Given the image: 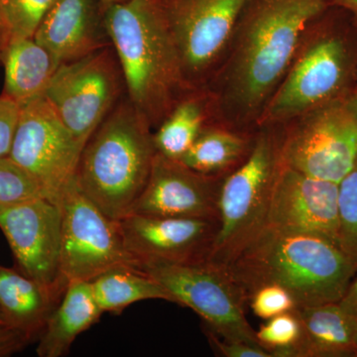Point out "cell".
Instances as JSON below:
<instances>
[{"label":"cell","instance_id":"cell-1","mask_svg":"<svg viewBox=\"0 0 357 357\" xmlns=\"http://www.w3.org/2000/svg\"><path fill=\"white\" fill-rule=\"evenodd\" d=\"M328 0H249L225 60L204 88L215 122L253 132Z\"/></svg>","mask_w":357,"mask_h":357},{"label":"cell","instance_id":"cell-2","mask_svg":"<svg viewBox=\"0 0 357 357\" xmlns=\"http://www.w3.org/2000/svg\"><path fill=\"white\" fill-rule=\"evenodd\" d=\"M105 23L128 100L152 129L191 91L162 0L105 3Z\"/></svg>","mask_w":357,"mask_h":357},{"label":"cell","instance_id":"cell-3","mask_svg":"<svg viewBox=\"0 0 357 357\" xmlns=\"http://www.w3.org/2000/svg\"><path fill=\"white\" fill-rule=\"evenodd\" d=\"M227 268L248 300L260 286L277 284L297 307L337 303L357 272V265L325 237L269 227Z\"/></svg>","mask_w":357,"mask_h":357},{"label":"cell","instance_id":"cell-4","mask_svg":"<svg viewBox=\"0 0 357 357\" xmlns=\"http://www.w3.org/2000/svg\"><path fill=\"white\" fill-rule=\"evenodd\" d=\"M356 84L357 23L347 11L331 6L307 28L258 128L287 123L326 102L351 95Z\"/></svg>","mask_w":357,"mask_h":357},{"label":"cell","instance_id":"cell-5","mask_svg":"<svg viewBox=\"0 0 357 357\" xmlns=\"http://www.w3.org/2000/svg\"><path fill=\"white\" fill-rule=\"evenodd\" d=\"M153 129L122 96L83 148L75 180L114 220L128 215L146 185L156 148Z\"/></svg>","mask_w":357,"mask_h":357},{"label":"cell","instance_id":"cell-6","mask_svg":"<svg viewBox=\"0 0 357 357\" xmlns=\"http://www.w3.org/2000/svg\"><path fill=\"white\" fill-rule=\"evenodd\" d=\"M281 145L282 126H260L248 159L223 178L218 204L220 227L206 261L229 267L264 229L283 163Z\"/></svg>","mask_w":357,"mask_h":357},{"label":"cell","instance_id":"cell-7","mask_svg":"<svg viewBox=\"0 0 357 357\" xmlns=\"http://www.w3.org/2000/svg\"><path fill=\"white\" fill-rule=\"evenodd\" d=\"M283 163L340 183L357 161V96L326 102L282 124Z\"/></svg>","mask_w":357,"mask_h":357},{"label":"cell","instance_id":"cell-8","mask_svg":"<svg viewBox=\"0 0 357 357\" xmlns=\"http://www.w3.org/2000/svg\"><path fill=\"white\" fill-rule=\"evenodd\" d=\"M138 269L159 282L172 296L175 304L198 314L206 328L218 337L261 347L246 319L248 296L229 268L203 261L148 263L139 265Z\"/></svg>","mask_w":357,"mask_h":357},{"label":"cell","instance_id":"cell-9","mask_svg":"<svg viewBox=\"0 0 357 357\" xmlns=\"http://www.w3.org/2000/svg\"><path fill=\"white\" fill-rule=\"evenodd\" d=\"M62 213L61 274L66 286L91 282L110 270L137 268L119 222L107 217L77 187L75 178L60 199Z\"/></svg>","mask_w":357,"mask_h":357},{"label":"cell","instance_id":"cell-10","mask_svg":"<svg viewBox=\"0 0 357 357\" xmlns=\"http://www.w3.org/2000/svg\"><path fill=\"white\" fill-rule=\"evenodd\" d=\"M123 89L121 66L110 45L79 60L61 64L43 96L84 146L121 100Z\"/></svg>","mask_w":357,"mask_h":357},{"label":"cell","instance_id":"cell-11","mask_svg":"<svg viewBox=\"0 0 357 357\" xmlns=\"http://www.w3.org/2000/svg\"><path fill=\"white\" fill-rule=\"evenodd\" d=\"M249 0H162L183 73L192 89L204 88L229 51Z\"/></svg>","mask_w":357,"mask_h":357},{"label":"cell","instance_id":"cell-12","mask_svg":"<svg viewBox=\"0 0 357 357\" xmlns=\"http://www.w3.org/2000/svg\"><path fill=\"white\" fill-rule=\"evenodd\" d=\"M83 148L43 95L21 105L8 157L38 183L47 199L60 204Z\"/></svg>","mask_w":357,"mask_h":357},{"label":"cell","instance_id":"cell-13","mask_svg":"<svg viewBox=\"0 0 357 357\" xmlns=\"http://www.w3.org/2000/svg\"><path fill=\"white\" fill-rule=\"evenodd\" d=\"M0 229L21 273L38 282L61 301L67 286L61 274L60 204L39 198L0 206Z\"/></svg>","mask_w":357,"mask_h":357},{"label":"cell","instance_id":"cell-14","mask_svg":"<svg viewBox=\"0 0 357 357\" xmlns=\"http://www.w3.org/2000/svg\"><path fill=\"white\" fill-rule=\"evenodd\" d=\"M138 266L148 263L206 261L215 243L217 218L153 217L129 213L117 220Z\"/></svg>","mask_w":357,"mask_h":357},{"label":"cell","instance_id":"cell-15","mask_svg":"<svg viewBox=\"0 0 357 357\" xmlns=\"http://www.w3.org/2000/svg\"><path fill=\"white\" fill-rule=\"evenodd\" d=\"M337 183L312 177L282 163L265 227L325 237L337 244Z\"/></svg>","mask_w":357,"mask_h":357},{"label":"cell","instance_id":"cell-16","mask_svg":"<svg viewBox=\"0 0 357 357\" xmlns=\"http://www.w3.org/2000/svg\"><path fill=\"white\" fill-rule=\"evenodd\" d=\"M222 180L196 172L178 160L156 152L146 185L129 213L218 220Z\"/></svg>","mask_w":357,"mask_h":357},{"label":"cell","instance_id":"cell-17","mask_svg":"<svg viewBox=\"0 0 357 357\" xmlns=\"http://www.w3.org/2000/svg\"><path fill=\"white\" fill-rule=\"evenodd\" d=\"M100 0H56L34 38L61 64L110 46Z\"/></svg>","mask_w":357,"mask_h":357},{"label":"cell","instance_id":"cell-18","mask_svg":"<svg viewBox=\"0 0 357 357\" xmlns=\"http://www.w3.org/2000/svg\"><path fill=\"white\" fill-rule=\"evenodd\" d=\"M294 311L302 328L296 357H357V319L337 303Z\"/></svg>","mask_w":357,"mask_h":357},{"label":"cell","instance_id":"cell-19","mask_svg":"<svg viewBox=\"0 0 357 357\" xmlns=\"http://www.w3.org/2000/svg\"><path fill=\"white\" fill-rule=\"evenodd\" d=\"M103 314L96 302L91 282H72L55 307L40 335V357H62L75 340L98 323Z\"/></svg>","mask_w":357,"mask_h":357},{"label":"cell","instance_id":"cell-20","mask_svg":"<svg viewBox=\"0 0 357 357\" xmlns=\"http://www.w3.org/2000/svg\"><path fill=\"white\" fill-rule=\"evenodd\" d=\"M59 303L38 282L18 269L0 265V312L7 326L24 333L31 342L41 335Z\"/></svg>","mask_w":357,"mask_h":357},{"label":"cell","instance_id":"cell-21","mask_svg":"<svg viewBox=\"0 0 357 357\" xmlns=\"http://www.w3.org/2000/svg\"><path fill=\"white\" fill-rule=\"evenodd\" d=\"M255 132L211 122L178 161L203 175L227 177L248 159L255 145Z\"/></svg>","mask_w":357,"mask_h":357},{"label":"cell","instance_id":"cell-22","mask_svg":"<svg viewBox=\"0 0 357 357\" xmlns=\"http://www.w3.org/2000/svg\"><path fill=\"white\" fill-rule=\"evenodd\" d=\"M3 95L23 105L43 95L61 63L34 38L14 40L2 54Z\"/></svg>","mask_w":357,"mask_h":357},{"label":"cell","instance_id":"cell-23","mask_svg":"<svg viewBox=\"0 0 357 357\" xmlns=\"http://www.w3.org/2000/svg\"><path fill=\"white\" fill-rule=\"evenodd\" d=\"M211 122H215V112L208 89H191L155 129L156 151L168 158L180 160Z\"/></svg>","mask_w":357,"mask_h":357},{"label":"cell","instance_id":"cell-24","mask_svg":"<svg viewBox=\"0 0 357 357\" xmlns=\"http://www.w3.org/2000/svg\"><path fill=\"white\" fill-rule=\"evenodd\" d=\"M98 306L105 312H121L144 300H165L174 303L172 296L159 282L137 268L110 270L91 282Z\"/></svg>","mask_w":357,"mask_h":357},{"label":"cell","instance_id":"cell-25","mask_svg":"<svg viewBox=\"0 0 357 357\" xmlns=\"http://www.w3.org/2000/svg\"><path fill=\"white\" fill-rule=\"evenodd\" d=\"M55 2L56 0H0L1 53L14 40L33 38Z\"/></svg>","mask_w":357,"mask_h":357},{"label":"cell","instance_id":"cell-26","mask_svg":"<svg viewBox=\"0 0 357 357\" xmlns=\"http://www.w3.org/2000/svg\"><path fill=\"white\" fill-rule=\"evenodd\" d=\"M337 213L338 246L357 265V161L338 183Z\"/></svg>","mask_w":357,"mask_h":357},{"label":"cell","instance_id":"cell-27","mask_svg":"<svg viewBox=\"0 0 357 357\" xmlns=\"http://www.w3.org/2000/svg\"><path fill=\"white\" fill-rule=\"evenodd\" d=\"M258 342L273 357H296L302 328L295 311L267 319L256 332Z\"/></svg>","mask_w":357,"mask_h":357},{"label":"cell","instance_id":"cell-28","mask_svg":"<svg viewBox=\"0 0 357 357\" xmlns=\"http://www.w3.org/2000/svg\"><path fill=\"white\" fill-rule=\"evenodd\" d=\"M39 198L46 197L38 183L10 157H0V206Z\"/></svg>","mask_w":357,"mask_h":357},{"label":"cell","instance_id":"cell-29","mask_svg":"<svg viewBox=\"0 0 357 357\" xmlns=\"http://www.w3.org/2000/svg\"><path fill=\"white\" fill-rule=\"evenodd\" d=\"M248 306L256 317L267 321L284 312H292L297 307V303L285 288L277 284H267L251 294Z\"/></svg>","mask_w":357,"mask_h":357},{"label":"cell","instance_id":"cell-30","mask_svg":"<svg viewBox=\"0 0 357 357\" xmlns=\"http://www.w3.org/2000/svg\"><path fill=\"white\" fill-rule=\"evenodd\" d=\"M21 105L8 96H0V157L8 156L20 119Z\"/></svg>","mask_w":357,"mask_h":357},{"label":"cell","instance_id":"cell-31","mask_svg":"<svg viewBox=\"0 0 357 357\" xmlns=\"http://www.w3.org/2000/svg\"><path fill=\"white\" fill-rule=\"evenodd\" d=\"M206 335L211 347L218 356L223 357H273L266 349L258 345L232 342L218 337L217 333L206 328Z\"/></svg>","mask_w":357,"mask_h":357},{"label":"cell","instance_id":"cell-32","mask_svg":"<svg viewBox=\"0 0 357 357\" xmlns=\"http://www.w3.org/2000/svg\"><path fill=\"white\" fill-rule=\"evenodd\" d=\"M30 342L31 340L20 331L7 325L0 326V357L13 356Z\"/></svg>","mask_w":357,"mask_h":357},{"label":"cell","instance_id":"cell-33","mask_svg":"<svg viewBox=\"0 0 357 357\" xmlns=\"http://www.w3.org/2000/svg\"><path fill=\"white\" fill-rule=\"evenodd\" d=\"M337 304L344 312L357 319V272Z\"/></svg>","mask_w":357,"mask_h":357},{"label":"cell","instance_id":"cell-34","mask_svg":"<svg viewBox=\"0 0 357 357\" xmlns=\"http://www.w3.org/2000/svg\"><path fill=\"white\" fill-rule=\"evenodd\" d=\"M332 6L347 11L357 23V0H328Z\"/></svg>","mask_w":357,"mask_h":357},{"label":"cell","instance_id":"cell-35","mask_svg":"<svg viewBox=\"0 0 357 357\" xmlns=\"http://www.w3.org/2000/svg\"><path fill=\"white\" fill-rule=\"evenodd\" d=\"M100 1L105 2V3H114V2L123 1V0H100Z\"/></svg>","mask_w":357,"mask_h":357},{"label":"cell","instance_id":"cell-36","mask_svg":"<svg viewBox=\"0 0 357 357\" xmlns=\"http://www.w3.org/2000/svg\"><path fill=\"white\" fill-rule=\"evenodd\" d=\"M6 325V321H4L3 317H2L1 312H0V326Z\"/></svg>","mask_w":357,"mask_h":357},{"label":"cell","instance_id":"cell-37","mask_svg":"<svg viewBox=\"0 0 357 357\" xmlns=\"http://www.w3.org/2000/svg\"><path fill=\"white\" fill-rule=\"evenodd\" d=\"M0 59H1V47H0Z\"/></svg>","mask_w":357,"mask_h":357},{"label":"cell","instance_id":"cell-38","mask_svg":"<svg viewBox=\"0 0 357 357\" xmlns=\"http://www.w3.org/2000/svg\"><path fill=\"white\" fill-rule=\"evenodd\" d=\"M356 96H357V84H356Z\"/></svg>","mask_w":357,"mask_h":357}]
</instances>
